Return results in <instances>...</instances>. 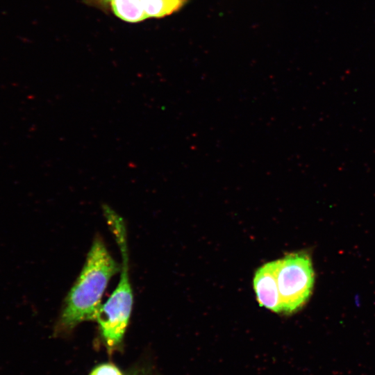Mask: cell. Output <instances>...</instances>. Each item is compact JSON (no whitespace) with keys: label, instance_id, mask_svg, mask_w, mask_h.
I'll return each instance as SVG.
<instances>
[{"label":"cell","instance_id":"cell-1","mask_svg":"<svg viewBox=\"0 0 375 375\" xmlns=\"http://www.w3.org/2000/svg\"><path fill=\"white\" fill-rule=\"evenodd\" d=\"M119 270L103 239L97 235L80 274L65 299L56 331L69 332L82 322L95 321L107 285Z\"/></svg>","mask_w":375,"mask_h":375},{"label":"cell","instance_id":"cell-2","mask_svg":"<svg viewBox=\"0 0 375 375\" xmlns=\"http://www.w3.org/2000/svg\"><path fill=\"white\" fill-rule=\"evenodd\" d=\"M103 212L114 234L122 256L119 281L97 314V322L102 339L109 350L119 347L129 323L133 293L128 272V249L126 229L123 218L109 206H102Z\"/></svg>","mask_w":375,"mask_h":375},{"label":"cell","instance_id":"cell-3","mask_svg":"<svg viewBox=\"0 0 375 375\" xmlns=\"http://www.w3.org/2000/svg\"><path fill=\"white\" fill-rule=\"evenodd\" d=\"M314 280L312 261L306 253H291L278 260L281 313L292 314L305 305L311 295Z\"/></svg>","mask_w":375,"mask_h":375},{"label":"cell","instance_id":"cell-4","mask_svg":"<svg viewBox=\"0 0 375 375\" xmlns=\"http://www.w3.org/2000/svg\"><path fill=\"white\" fill-rule=\"evenodd\" d=\"M278 260L259 267L253 277V288L259 304L281 313V297L277 281Z\"/></svg>","mask_w":375,"mask_h":375},{"label":"cell","instance_id":"cell-5","mask_svg":"<svg viewBox=\"0 0 375 375\" xmlns=\"http://www.w3.org/2000/svg\"><path fill=\"white\" fill-rule=\"evenodd\" d=\"M113 13L123 21L131 23L147 19L141 0H110Z\"/></svg>","mask_w":375,"mask_h":375},{"label":"cell","instance_id":"cell-6","mask_svg":"<svg viewBox=\"0 0 375 375\" xmlns=\"http://www.w3.org/2000/svg\"><path fill=\"white\" fill-rule=\"evenodd\" d=\"M147 17L160 18L179 10L188 0H141Z\"/></svg>","mask_w":375,"mask_h":375},{"label":"cell","instance_id":"cell-7","mask_svg":"<svg viewBox=\"0 0 375 375\" xmlns=\"http://www.w3.org/2000/svg\"><path fill=\"white\" fill-rule=\"evenodd\" d=\"M90 375H124L119 369L112 363H103L94 367Z\"/></svg>","mask_w":375,"mask_h":375},{"label":"cell","instance_id":"cell-8","mask_svg":"<svg viewBox=\"0 0 375 375\" xmlns=\"http://www.w3.org/2000/svg\"><path fill=\"white\" fill-rule=\"evenodd\" d=\"M84 1L88 5L101 9H107L110 3V0H84Z\"/></svg>","mask_w":375,"mask_h":375},{"label":"cell","instance_id":"cell-9","mask_svg":"<svg viewBox=\"0 0 375 375\" xmlns=\"http://www.w3.org/2000/svg\"><path fill=\"white\" fill-rule=\"evenodd\" d=\"M130 375H154L152 372H150L145 369H140L132 372Z\"/></svg>","mask_w":375,"mask_h":375}]
</instances>
